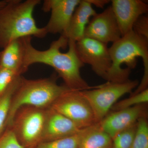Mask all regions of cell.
Returning a JSON list of instances; mask_svg holds the SVG:
<instances>
[{"label": "cell", "instance_id": "1", "mask_svg": "<svg viewBox=\"0 0 148 148\" xmlns=\"http://www.w3.org/2000/svg\"><path fill=\"white\" fill-rule=\"evenodd\" d=\"M25 53L24 67L26 71L33 64H42L53 68L64 85L70 90H83L95 88L90 86L81 75L84 64L77 54L75 42L69 40L61 35L45 50H39L32 44V37L24 38Z\"/></svg>", "mask_w": 148, "mask_h": 148}, {"label": "cell", "instance_id": "2", "mask_svg": "<svg viewBox=\"0 0 148 148\" xmlns=\"http://www.w3.org/2000/svg\"><path fill=\"white\" fill-rule=\"evenodd\" d=\"M112 66L108 73V82H123L129 79L130 71L137 65V58L141 57L144 74L140 84L131 95L148 88V39L133 31L123 36L109 48Z\"/></svg>", "mask_w": 148, "mask_h": 148}, {"label": "cell", "instance_id": "3", "mask_svg": "<svg viewBox=\"0 0 148 148\" xmlns=\"http://www.w3.org/2000/svg\"><path fill=\"white\" fill-rule=\"evenodd\" d=\"M40 0H7L0 9V48L3 49L17 39L27 37L45 38L44 27L36 24L33 14Z\"/></svg>", "mask_w": 148, "mask_h": 148}, {"label": "cell", "instance_id": "4", "mask_svg": "<svg viewBox=\"0 0 148 148\" xmlns=\"http://www.w3.org/2000/svg\"><path fill=\"white\" fill-rule=\"evenodd\" d=\"M56 79L54 75L38 79H27L21 76L12 99L6 128L11 127L15 114L21 107L48 108L63 92L69 90L65 85H58Z\"/></svg>", "mask_w": 148, "mask_h": 148}, {"label": "cell", "instance_id": "5", "mask_svg": "<svg viewBox=\"0 0 148 148\" xmlns=\"http://www.w3.org/2000/svg\"><path fill=\"white\" fill-rule=\"evenodd\" d=\"M139 81L128 80L123 82H108L93 89L82 91L92 108L95 123H98L121 97L132 92Z\"/></svg>", "mask_w": 148, "mask_h": 148}, {"label": "cell", "instance_id": "6", "mask_svg": "<svg viewBox=\"0 0 148 148\" xmlns=\"http://www.w3.org/2000/svg\"><path fill=\"white\" fill-rule=\"evenodd\" d=\"M47 109L23 106L16 112L9 127L24 148H34L41 142Z\"/></svg>", "mask_w": 148, "mask_h": 148}, {"label": "cell", "instance_id": "7", "mask_svg": "<svg viewBox=\"0 0 148 148\" xmlns=\"http://www.w3.org/2000/svg\"><path fill=\"white\" fill-rule=\"evenodd\" d=\"M50 108L71 121L79 129L95 123L92 108L81 90H66Z\"/></svg>", "mask_w": 148, "mask_h": 148}, {"label": "cell", "instance_id": "8", "mask_svg": "<svg viewBox=\"0 0 148 148\" xmlns=\"http://www.w3.org/2000/svg\"><path fill=\"white\" fill-rule=\"evenodd\" d=\"M75 48L82 63L90 65L96 75L106 80L112 66L107 44L84 36L76 42Z\"/></svg>", "mask_w": 148, "mask_h": 148}, {"label": "cell", "instance_id": "9", "mask_svg": "<svg viewBox=\"0 0 148 148\" xmlns=\"http://www.w3.org/2000/svg\"><path fill=\"white\" fill-rule=\"evenodd\" d=\"M84 36L106 44L113 43L121 38V33L111 6L92 16L86 28Z\"/></svg>", "mask_w": 148, "mask_h": 148}, {"label": "cell", "instance_id": "10", "mask_svg": "<svg viewBox=\"0 0 148 148\" xmlns=\"http://www.w3.org/2000/svg\"><path fill=\"white\" fill-rule=\"evenodd\" d=\"M81 1L45 0L42 9L44 12H51L50 18L44 27L47 34L61 35L65 33Z\"/></svg>", "mask_w": 148, "mask_h": 148}, {"label": "cell", "instance_id": "11", "mask_svg": "<svg viewBox=\"0 0 148 148\" xmlns=\"http://www.w3.org/2000/svg\"><path fill=\"white\" fill-rule=\"evenodd\" d=\"M146 113L145 105L113 111L98 123L101 128L113 139L118 134L136 124Z\"/></svg>", "mask_w": 148, "mask_h": 148}, {"label": "cell", "instance_id": "12", "mask_svg": "<svg viewBox=\"0 0 148 148\" xmlns=\"http://www.w3.org/2000/svg\"><path fill=\"white\" fill-rule=\"evenodd\" d=\"M111 1V6L122 36L132 31L135 21L148 11L147 4L141 0H112Z\"/></svg>", "mask_w": 148, "mask_h": 148}, {"label": "cell", "instance_id": "13", "mask_svg": "<svg viewBox=\"0 0 148 148\" xmlns=\"http://www.w3.org/2000/svg\"><path fill=\"white\" fill-rule=\"evenodd\" d=\"M81 130L66 116L49 108L46 110L41 143L70 137Z\"/></svg>", "mask_w": 148, "mask_h": 148}, {"label": "cell", "instance_id": "14", "mask_svg": "<svg viewBox=\"0 0 148 148\" xmlns=\"http://www.w3.org/2000/svg\"><path fill=\"white\" fill-rule=\"evenodd\" d=\"M96 14V11L88 0H81L74 11L68 29L61 35L69 41L76 42L84 37L86 28L90 18Z\"/></svg>", "mask_w": 148, "mask_h": 148}, {"label": "cell", "instance_id": "15", "mask_svg": "<svg viewBox=\"0 0 148 148\" xmlns=\"http://www.w3.org/2000/svg\"><path fill=\"white\" fill-rule=\"evenodd\" d=\"M24 38L12 41L0 51V66L20 75L27 71L24 67Z\"/></svg>", "mask_w": 148, "mask_h": 148}, {"label": "cell", "instance_id": "16", "mask_svg": "<svg viewBox=\"0 0 148 148\" xmlns=\"http://www.w3.org/2000/svg\"><path fill=\"white\" fill-rule=\"evenodd\" d=\"M79 148H112V139L95 123L79 133Z\"/></svg>", "mask_w": 148, "mask_h": 148}, {"label": "cell", "instance_id": "17", "mask_svg": "<svg viewBox=\"0 0 148 148\" xmlns=\"http://www.w3.org/2000/svg\"><path fill=\"white\" fill-rule=\"evenodd\" d=\"M21 77L20 76L17 77L0 97V136L6 129L12 99L18 87Z\"/></svg>", "mask_w": 148, "mask_h": 148}, {"label": "cell", "instance_id": "18", "mask_svg": "<svg viewBox=\"0 0 148 148\" xmlns=\"http://www.w3.org/2000/svg\"><path fill=\"white\" fill-rule=\"evenodd\" d=\"M130 148H148V123L147 114L140 117Z\"/></svg>", "mask_w": 148, "mask_h": 148}, {"label": "cell", "instance_id": "19", "mask_svg": "<svg viewBox=\"0 0 148 148\" xmlns=\"http://www.w3.org/2000/svg\"><path fill=\"white\" fill-rule=\"evenodd\" d=\"M148 102V88L129 98L116 103L112 108L113 111L128 108L139 105H145Z\"/></svg>", "mask_w": 148, "mask_h": 148}, {"label": "cell", "instance_id": "20", "mask_svg": "<svg viewBox=\"0 0 148 148\" xmlns=\"http://www.w3.org/2000/svg\"><path fill=\"white\" fill-rule=\"evenodd\" d=\"M80 132L76 135L67 138L41 142L34 148H79Z\"/></svg>", "mask_w": 148, "mask_h": 148}, {"label": "cell", "instance_id": "21", "mask_svg": "<svg viewBox=\"0 0 148 148\" xmlns=\"http://www.w3.org/2000/svg\"><path fill=\"white\" fill-rule=\"evenodd\" d=\"M136 128L137 123L116 135L112 139V148H130L135 137Z\"/></svg>", "mask_w": 148, "mask_h": 148}, {"label": "cell", "instance_id": "22", "mask_svg": "<svg viewBox=\"0 0 148 148\" xmlns=\"http://www.w3.org/2000/svg\"><path fill=\"white\" fill-rule=\"evenodd\" d=\"M20 76L16 72L0 66V97Z\"/></svg>", "mask_w": 148, "mask_h": 148}, {"label": "cell", "instance_id": "23", "mask_svg": "<svg viewBox=\"0 0 148 148\" xmlns=\"http://www.w3.org/2000/svg\"><path fill=\"white\" fill-rule=\"evenodd\" d=\"M0 148H24L11 127H7L0 136Z\"/></svg>", "mask_w": 148, "mask_h": 148}, {"label": "cell", "instance_id": "24", "mask_svg": "<svg viewBox=\"0 0 148 148\" xmlns=\"http://www.w3.org/2000/svg\"><path fill=\"white\" fill-rule=\"evenodd\" d=\"M132 31L148 39V17L146 14L140 16L135 21Z\"/></svg>", "mask_w": 148, "mask_h": 148}, {"label": "cell", "instance_id": "25", "mask_svg": "<svg viewBox=\"0 0 148 148\" xmlns=\"http://www.w3.org/2000/svg\"><path fill=\"white\" fill-rule=\"evenodd\" d=\"M92 5H95L96 7L103 8L106 5L110 2V1L107 0H88Z\"/></svg>", "mask_w": 148, "mask_h": 148}, {"label": "cell", "instance_id": "26", "mask_svg": "<svg viewBox=\"0 0 148 148\" xmlns=\"http://www.w3.org/2000/svg\"><path fill=\"white\" fill-rule=\"evenodd\" d=\"M7 0H3V1H0V9L2 8L6 4Z\"/></svg>", "mask_w": 148, "mask_h": 148}]
</instances>
